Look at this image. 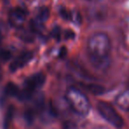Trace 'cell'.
<instances>
[{
    "label": "cell",
    "instance_id": "1",
    "mask_svg": "<svg viewBox=\"0 0 129 129\" xmlns=\"http://www.w3.org/2000/svg\"><path fill=\"white\" fill-rule=\"evenodd\" d=\"M87 48L92 66L96 70H107L111 64V44L109 36L101 32L92 35L88 41Z\"/></svg>",
    "mask_w": 129,
    "mask_h": 129
},
{
    "label": "cell",
    "instance_id": "2",
    "mask_svg": "<svg viewBox=\"0 0 129 129\" xmlns=\"http://www.w3.org/2000/svg\"><path fill=\"white\" fill-rule=\"evenodd\" d=\"M67 100L70 108L81 117H85L89 113L91 105L88 98L83 92L74 87H70L66 93Z\"/></svg>",
    "mask_w": 129,
    "mask_h": 129
},
{
    "label": "cell",
    "instance_id": "3",
    "mask_svg": "<svg viewBox=\"0 0 129 129\" xmlns=\"http://www.w3.org/2000/svg\"><path fill=\"white\" fill-rule=\"evenodd\" d=\"M45 82V75L43 73L32 74L24 82V88L20 89L18 98L21 101L29 100L34 95V93L41 88Z\"/></svg>",
    "mask_w": 129,
    "mask_h": 129
},
{
    "label": "cell",
    "instance_id": "4",
    "mask_svg": "<svg viewBox=\"0 0 129 129\" xmlns=\"http://www.w3.org/2000/svg\"><path fill=\"white\" fill-rule=\"evenodd\" d=\"M97 111L103 118L106 120L108 123L112 125L117 128H120L123 126L124 120L122 117L118 113V111L114 109L112 105L107 102L100 101L97 103Z\"/></svg>",
    "mask_w": 129,
    "mask_h": 129
},
{
    "label": "cell",
    "instance_id": "5",
    "mask_svg": "<svg viewBox=\"0 0 129 129\" xmlns=\"http://www.w3.org/2000/svg\"><path fill=\"white\" fill-rule=\"evenodd\" d=\"M27 19V12L22 8H14L9 13L8 21L13 27L21 28Z\"/></svg>",
    "mask_w": 129,
    "mask_h": 129
},
{
    "label": "cell",
    "instance_id": "6",
    "mask_svg": "<svg viewBox=\"0 0 129 129\" xmlns=\"http://www.w3.org/2000/svg\"><path fill=\"white\" fill-rule=\"evenodd\" d=\"M34 54L30 51H25L20 53L18 57H16L10 64L9 69L11 72H16L19 69L24 67L27 64H28L32 60Z\"/></svg>",
    "mask_w": 129,
    "mask_h": 129
},
{
    "label": "cell",
    "instance_id": "7",
    "mask_svg": "<svg viewBox=\"0 0 129 129\" xmlns=\"http://www.w3.org/2000/svg\"><path fill=\"white\" fill-rule=\"evenodd\" d=\"M116 104L120 109L129 111V88L117 96Z\"/></svg>",
    "mask_w": 129,
    "mask_h": 129
},
{
    "label": "cell",
    "instance_id": "8",
    "mask_svg": "<svg viewBox=\"0 0 129 129\" xmlns=\"http://www.w3.org/2000/svg\"><path fill=\"white\" fill-rule=\"evenodd\" d=\"M86 89L88 90V92L92 93L93 95H102L105 92V88L104 87H103L102 85L99 84H94V83H91V84H88L85 86Z\"/></svg>",
    "mask_w": 129,
    "mask_h": 129
},
{
    "label": "cell",
    "instance_id": "9",
    "mask_svg": "<svg viewBox=\"0 0 129 129\" xmlns=\"http://www.w3.org/2000/svg\"><path fill=\"white\" fill-rule=\"evenodd\" d=\"M20 91V89L19 88V87L17 86L15 83H13V82H9L6 86V88H5L6 95H8V96H16V97H18Z\"/></svg>",
    "mask_w": 129,
    "mask_h": 129
},
{
    "label": "cell",
    "instance_id": "10",
    "mask_svg": "<svg viewBox=\"0 0 129 129\" xmlns=\"http://www.w3.org/2000/svg\"><path fill=\"white\" fill-rule=\"evenodd\" d=\"M49 17H50V11H49V9L47 7H42L38 11L37 15L36 17V20H37L38 21L44 24V22L48 20Z\"/></svg>",
    "mask_w": 129,
    "mask_h": 129
},
{
    "label": "cell",
    "instance_id": "11",
    "mask_svg": "<svg viewBox=\"0 0 129 129\" xmlns=\"http://www.w3.org/2000/svg\"><path fill=\"white\" fill-rule=\"evenodd\" d=\"M13 112H14V110L12 106H10L8 108L7 111H6V118H5V129H8L11 125L12 121H13Z\"/></svg>",
    "mask_w": 129,
    "mask_h": 129
},
{
    "label": "cell",
    "instance_id": "12",
    "mask_svg": "<svg viewBox=\"0 0 129 129\" xmlns=\"http://www.w3.org/2000/svg\"><path fill=\"white\" fill-rule=\"evenodd\" d=\"M11 57H12V52L10 50H5L0 52V60L3 61V62L8 61Z\"/></svg>",
    "mask_w": 129,
    "mask_h": 129
},
{
    "label": "cell",
    "instance_id": "13",
    "mask_svg": "<svg viewBox=\"0 0 129 129\" xmlns=\"http://www.w3.org/2000/svg\"><path fill=\"white\" fill-rule=\"evenodd\" d=\"M59 13H60L61 17L63 19H64V20H72V13H69L68 11H67L64 8H61Z\"/></svg>",
    "mask_w": 129,
    "mask_h": 129
},
{
    "label": "cell",
    "instance_id": "14",
    "mask_svg": "<svg viewBox=\"0 0 129 129\" xmlns=\"http://www.w3.org/2000/svg\"><path fill=\"white\" fill-rule=\"evenodd\" d=\"M51 36L55 38L57 41H59L60 40V37H61V30L59 28V27H55L53 28L51 32Z\"/></svg>",
    "mask_w": 129,
    "mask_h": 129
},
{
    "label": "cell",
    "instance_id": "15",
    "mask_svg": "<svg viewBox=\"0 0 129 129\" xmlns=\"http://www.w3.org/2000/svg\"><path fill=\"white\" fill-rule=\"evenodd\" d=\"M6 33H7V29H6V24L0 20V41L4 38V36H6Z\"/></svg>",
    "mask_w": 129,
    "mask_h": 129
},
{
    "label": "cell",
    "instance_id": "16",
    "mask_svg": "<svg viewBox=\"0 0 129 129\" xmlns=\"http://www.w3.org/2000/svg\"><path fill=\"white\" fill-rule=\"evenodd\" d=\"M25 118L27 123H31L33 121V118H34V112L32 111H30V110L27 111L25 113Z\"/></svg>",
    "mask_w": 129,
    "mask_h": 129
},
{
    "label": "cell",
    "instance_id": "17",
    "mask_svg": "<svg viewBox=\"0 0 129 129\" xmlns=\"http://www.w3.org/2000/svg\"><path fill=\"white\" fill-rule=\"evenodd\" d=\"M64 37L67 38V39H72V38L74 37V33L73 32L72 30H67L64 32Z\"/></svg>",
    "mask_w": 129,
    "mask_h": 129
},
{
    "label": "cell",
    "instance_id": "18",
    "mask_svg": "<svg viewBox=\"0 0 129 129\" xmlns=\"http://www.w3.org/2000/svg\"><path fill=\"white\" fill-rule=\"evenodd\" d=\"M68 129H75V128H74V127H73V126H72V125H69Z\"/></svg>",
    "mask_w": 129,
    "mask_h": 129
},
{
    "label": "cell",
    "instance_id": "19",
    "mask_svg": "<svg viewBox=\"0 0 129 129\" xmlns=\"http://www.w3.org/2000/svg\"><path fill=\"white\" fill-rule=\"evenodd\" d=\"M86 1H89V2H93V1H95V0H86Z\"/></svg>",
    "mask_w": 129,
    "mask_h": 129
},
{
    "label": "cell",
    "instance_id": "20",
    "mask_svg": "<svg viewBox=\"0 0 129 129\" xmlns=\"http://www.w3.org/2000/svg\"><path fill=\"white\" fill-rule=\"evenodd\" d=\"M3 1H4L5 3H8V0H3Z\"/></svg>",
    "mask_w": 129,
    "mask_h": 129
}]
</instances>
